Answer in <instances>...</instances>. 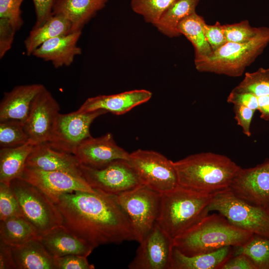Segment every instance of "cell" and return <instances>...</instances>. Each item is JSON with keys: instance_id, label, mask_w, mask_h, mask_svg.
Here are the masks:
<instances>
[{"instance_id": "1", "label": "cell", "mask_w": 269, "mask_h": 269, "mask_svg": "<svg viewBox=\"0 0 269 269\" xmlns=\"http://www.w3.org/2000/svg\"><path fill=\"white\" fill-rule=\"evenodd\" d=\"M63 225L94 248L136 241L130 223L115 196L99 190L64 194L55 203Z\"/></svg>"}, {"instance_id": "2", "label": "cell", "mask_w": 269, "mask_h": 269, "mask_svg": "<svg viewBox=\"0 0 269 269\" xmlns=\"http://www.w3.org/2000/svg\"><path fill=\"white\" fill-rule=\"evenodd\" d=\"M173 164L179 185L208 194L229 189L241 168L227 156L211 152L191 154Z\"/></svg>"}, {"instance_id": "3", "label": "cell", "mask_w": 269, "mask_h": 269, "mask_svg": "<svg viewBox=\"0 0 269 269\" xmlns=\"http://www.w3.org/2000/svg\"><path fill=\"white\" fill-rule=\"evenodd\" d=\"M254 234L232 225L223 215H207L172 240V245L186 256L212 252L241 246Z\"/></svg>"}, {"instance_id": "4", "label": "cell", "mask_w": 269, "mask_h": 269, "mask_svg": "<svg viewBox=\"0 0 269 269\" xmlns=\"http://www.w3.org/2000/svg\"><path fill=\"white\" fill-rule=\"evenodd\" d=\"M161 194L156 223L173 240L208 214L207 207L215 194L198 192L178 184Z\"/></svg>"}, {"instance_id": "5", "label": "cell", "mask_w": 269, "mask_h": 269, "mask_svg": "<svg viewBox=\"0 0 269 269\" xmlns=\"http://www.w3.org/2000/svg\"><path fill=\"white\" fill-rule=\"evenodd\" d=\"M269 44V27H261L257 35L244 43L227 42L211 54L194 61L196 70L230 77H239Z\"/></svg>"}, {"instance_id": "6", "label": "cell", "mask_w": 269, "mask_h": 269, "mask_svg": "<svg viewBox=\"0 0 269 269\" xmlns=\"http://www.w3.org/2000/svg\"><path fill=\"white\" fill-rule=\"evenodd\" d=\"M9 185L23 217L40 237L63 224L62 216L55 203L36 186L19 178L12 180Z\"/></svg>"}, {"instance_id": "7", "label": "cell", "mask_w": 269, "mask_h": 269, "mask_svg": "<svg viewBox=\"0 0 269 269\" xmlns=\"http://www.w3.org/2000/svg\"><path fill=\"white\" fill-rule=\"evenodd\" d=\"M207 209L218 212L238 228L269 237V211L238 197L229 188L215 194Z\"/></svg>"}, {"instance_id": "8", "label": "cell", "mask_w": 269, "mask_h": 269, "mask_svg": "<svg viewBox=\"0 0 269 269\" xmlns=\"http://www.w3.org/2000/svg\"><path fill=\"white\" fill-rule=\"evenodd\" d=\"M115 197L139 243L157 222L161 207V193L141 185Z\"/></svg>"}, {"instance_id": "9", "label": "cell", "mask_w": 269, "mask_h": 269, "mask_svg": "<svg viewBox=\"0 0 269 269\" xmlns=\"http://www.w3.org/2000/svg\"><path fill=\"white\" fill-rule=\"evenodd\" d=\"M128 161L141 185L162 193L178 185L173 161L161 153L138 149L130 153Z\"/></svg>"}, {"instance_id": "10", "label": "cell", "mask_w": 269, "mask_h": 269, "mask_svg": "<svg viewBox=\"0 0 269 269\" xmlns=\"http://www.w3.org/2000/svg\"><path fill=\"white\" fill-rule=\"evenodd\" d=\"M82 177L94 189L116 196L141 185L128 160L117 159L101 168L80 164Z\"/></svg>"}, {"instance_id": "11", "label": "cell", "mask_w": 269, "mask_h": 269, "mask_svg": "<svg viewBox=\"0 0 269 269\" xmlns=\"http://www.w3.org/2000/svg\"><path fill=\"white\" fill-rule=\"evenodd\" d=\"M107 113L98 110L59 114L48 142L56 149L74 154L78 146L91 136L90 128L94 120Z\"/></svg>"}, {"instance_id": "12", "label": "cell", "mask_w": 269, "mask_h": 269, "mask_svg": "<svg viewBox=\"0 0 269 269\" xmlns=\"http://www.w3.org/2000/svg\"><path fill=\"white\" fill-rule=\"evenodd\" d=\"M59 110V104L44 86L35 96L24 125L29 142L34 145L50 140Z\"/></svg>"}, {"instance_id": "13", "label": "cell", "mask_w": 269, "mask_h": 269, "mask_svg": "<svg viewBox=\"0 0 269 269\" xmlns=\"http://www.w3.org/2000/svg\"><path fill=\"white\" fill-rule=\"evenodd\" d=\"M18 178L36 186L54 203L66 193L95 191L81 176L64 171H44L25 166Z\"/></svg>"}, {"instance_id": "14", "label": "cell", "mask_w": 269, "mask_h": 269, "mask_svg": "<svg viewBox=\"0 0 269 269\" xmlns=\"http://www.w3.org/2000/svg\"><path fill=\"white\" fill-rule=\"evenodd\" d=\"M229 189L237 196L268 210L269 208V158L257 165L240 168Z\"/></svg>"}, {"instance_id": "15", "label": "cell", "mask_w": 269, "mask_h": 269, "mask_svg": "<svg viewBox=\"0 0 269 269\" xmlns=\"http://www.w3.org/2000/svg\"><path fill=\"white\" fill-rule=\"evenodd\" d=\"M130 269H170L172 240L156 223L139 243Z\"/></svg>"}, {"instance_id": "16", "label": "cell", "mask_w": 269, "mask_h": 269, "mask_svg": "<svg viewBox=\"0 0 269 269\" xmlns=\"http://www.w3.org/2000/svg\"><path fill=\"white\" fill-rule=\"evenodd\" d=\"M74 155L81 164L101 168L117 159L129 160L130 153L116 143L112 134L85 139Z\"/></svg>"}, {"instance_id": "17", "label": "cell", "mask_w": 269, "mask_h": 269, "mask_svg": "<svg viewBox=\"0 0 269 269\" xmlns=\"http://www.w3.org/2000/svg\"><path fill=\"white\" fill-rule=\"evenodd\" d=\"M80 164L74 154L56 149L46 141L33 146L25 166L44 171H64L81 176Z\"/></svg>"}, {"instance_id": "18", "label": "cell", "mask_w": 269, "mask_h": 269, "mask_svg": "<svg viewBox=\"0 0 269 269\" xmlns=\"http://www.w3.org/2000/svg\"><path fill=\"white\" fill-rule=\"evenodd\" d=\"M152 93L147 90H133L88 98L78 109L79 112L103 110L116 115L124 114L135 107L147 102Z\"/></svg>"}, {"instance_id": "19", "label": "cell", "mask_w": 269, "mask_h": 269, "mask_svg": "<svg viewBox=\"0 0 269 269\" xmlns=\"http://www.w3.org/2000/svg\"><path fill=\"white\" fill-rule=\"evenodd\" d=\"M43 87L40 84L18 85L5 92L0 104V122L14 121L24 125L32 102Z\"/></svg>"}, {"instance_id": "20", "label": "cell", "mask_w": 269, "mask_h": 269, "mask_svg": "<svg viewBox=\"0 0 269 269\" xmlns=\"http://www.w3.org/2000/svg\"><path fill=\"white\" fill-rule=\"evenodd\" d=\"M81 33L80 30L51 38L39 46L32 55L50 61L56 68L70 66L75 56L82 53L77 46Z\"/></svg>"}, {"instance_id": "21", "label": "cell", "mask_w": 269, "mask_h": 269, "mask_svg": "<svg viewBox=\"0 0 269 269\" xmlns=\"http://www.w3.org/2000/svg\"><path fill=\"white\" fill-rule=\"evenodd\" d=\"M40 240L53 258L73 254L88 257L95 249L73 235L63 225L42 235Z\"/></svg>"}, {"instance_id": "22", "label": "cell", "mask_w": 269, "mask_h": 269, "mask_svg": "<svg viewBox=\"0 0 269 269\" xmlns=\"http://www.w3.org/2000/svg\"><path fill=\"white\" fill-rule=\"evenodd\" d=\"M103 0H54L52 15H61L72 24V32L83 26L105 5Z\"/></svg>"}, {"instance_id": "23", "label": "cell", "mask_w": 269, "mask_h": 269, "mask_svg": "<svg viewBox=\"0 0 269 269\" xmlns=\"http://www.w3.org/2000/svg\"><path fill=\"white\" fill-rule=\"evenodd\" d=\"M233 254V247L228 246L215 251L186 256L172 246L170 269H220Z\"/></svg>"}, {"instance_id": "24", "label": "cell", "mask_w": 269, "mask_h": 269, "mask_svg": "<svg viewBox=\"0 0 269 269\" xmlns=\"http://www.w3.org/2000/svg\"><path fill=\"white\" fill-rule=\"evenodd\" d=\"M11 248L18 269H56L54 258L47 251L40 238Z\"/></svg>"}, {"instance_id": "25", "label": "cell", "mask_w": 269, "mask_h": 269, "mask_svg": "<svg viewBox=\"0 0 269 269\" xmlns=\"http://www.w3.org/2000/svg\"><path fill=\"white\" fill-rule=\"evenodd\" d=\"M72 32V24L61 15H52L42 25L33 27L24 41L27 55L32 54L34 50L46 41L69 34Z\"/></svg>"}, {"instance_id": "26", "label": "cell", "mask_w": 269, "mask_h": 269, "mask_svg": "<svg viewBox=\"0 0 269 269\" xmlns=\"http://www.w3.org/2000/svg\"><path fill=\"white\" fill-rule=\"evenodd\" d=\"M33 146L28 142L15 147L0 148V182L9 185L21 175Z\"/></svg>"}, {"instance_id": "27", "label": "cell", "mask_w": 269, "mask_h": 269, "mask_svg": "<svg viewBox=\"0 0 269 269\" xmlns=\"http://www.w3.org/2000/svg\"><path fill=\"white\" fill-rule=\"evenodd\" d=\"M200 0H176L163 13L153 25L160 33L169 37L180 36L177 30L179 22L196 12Z\"/></svg>"}, {"instance_id": "28", "label": "cell", "mask_w": 269, "mask_h": 269, "mask_svg": "<svg viewBox=\"0 0 269 269\" xmlns=\"http://www.w3.org/2000/svg\"><path fill=\"white\" fill-rule=\"evenodd\" d=\"M205 22L204 18L195 12L182 19L177 26L179 33L183 35L193 46L194 61L208 56L212 52L205 36Z\"/></svg>"}, {"instance_id": "29", "label": "cell", "mask_w": 269, "mask_h": 269, "mask_svg": "<svg viewBox=\"0 0 269 269\" xmlns=\"http://www.w3.org/2000/svg\"><path fill=\"white\" fill-rule=\"evenodd\" d=\"M40 237L31 224L23 216H13L0 221V240L11 247Z\"/></svg>"}, {"instance_id": "30", "label": "cell", "mask_w": 269, "mask_h": 269, "mask_svg": "<svg viewBox=\"0 0 269 269\" xmlns=\"http://www.w3.org/2000/svg\"><path fill=\"white\" fill-rule=\"evenodd\" d=\"M244 254L257 269H269V237L253 234L243 245L233 247L232 255Z\"/></svg>"}, {"instance_id": "31", "label": "cell", "mask_w": 269, "mask_h": 269, "mask_svg": "<svg viewBox=\"0 0 269 269\" xmlns=\"http://www.w3.org/2000/svg\"><path fill=\"white\" fill-rule=\"evenodd\" d=\"M233 90L257 97L269 95V69L260 68L255 72L246 73L244 79Z\"/></svg>"}, {"instance_id": "32", "label": "cell", "mask_w": 269, "mask_h": 269, "mask_svg": "<svg viewBox=\"0 0 269 269\" xmlns=\"http://www.w3.org/2000/svg\"><path fill=\"white\" fill-rule=\"evenodd\" d=\"M176 0H131V7L144 21L154 25Z\"/></svg>"}, {"instance_id": "33", "label": "cell", "mask_w": 269, "mask_h": 269, "mask_svg": "<svg viewBox=\"0 0 269 269\" xmlns=\"http://www.w3.org/2000/svg\"><path fill=\"white\" fill-rule=\"evenodd\" d=\"M28 142L23 124L14 121L0 122V148L15 147Z\"/></svg>"}, {"instance_id": "34", "label": "cell", "mask_w": 269, "mask_h": 269, "mask_svg": "<svg viewBox=\"0 0 269 269\" xmlns=\"http://www.w3.org/2000/svg\"><path fill=\"white\" fill-rule=\"evenodd\" d=\"M222 28L227 42L244 43L256 37L261 27H252L248 20H244L238 23L222 25Z\"/></svg>"}, {"instance_id": "35", "label": "cell", "mask_w": 269, "mask_h": 269, "mask_svg": "<svg viewBox=\"0 0 269 269\" xmlns=\"http://www.w3.org/2000/svg\"><path fill=\"white\" fill-rule=\"evenodd\" d=\"M13 216H23L10 185L0 182V221Z\"/></svg>"}, {"instance_id": "36", "label": "cell", "mask_w": 269, "mask_h": 269, "mask_svg": "<svg viewBox=\"0 0 269 269\" xmlns=\"http://www.w3.org/2000/svg\"><path fill=\"white\" fill-rule=\"evenodd\" d=\"M23 0H0V18L9 19L18 30L22 26L20 7Z\"/></svg>"}, {"instance_id": "37", "label": "cell", "mask_w": 269, "mask_h": 269, "mask_svg": "<svg viewBox=\"0 0 269 269\" xmlns=\"http://www.w3.org/2000/svg\"><path fill=\"white\" fill-rule=\"evenodd\" d=\"M87 257L79 255H69L54 258L56 269H94Z\"/></svg>"}, {"instance_id": "38", "label": "cell", "mask_w": 269, "mask_h": 269, "mask_svg": "<svg viewBox=\"0 0 269 269\" xmlns=\"http://www.w3.org/2000/svg\"><path fill=\"white\" fill-rule=\"evenodd\" d=\"M17 28L8 19L0 18V58L10 49Z\"/></svg>"}, {"instance_id": "39", "label": "cell", "mask_w": 269, "mask_h": 269, "mask_svg": "<svg viewBox=\"0 0 269 269\" xmlns=\"http://www.w3.org/2000/svg\"><path fill=\"white\" fill-rule=\"evenodd\" d=\"M203 27L206 39L212 51L217 50L227 42L222 28V24L219 21L213 25H209L205 22Z\"/></svg>"}, {"instance_id": "40", "label": "cell", "mask_w": 269, "mask_h": 269, "mask_svg": "<svg viewBox=\"0 0 269 269\" xmlns=\"http://www.w3.org/2000/svg\"><path fill=\"white\" fill-rule=\"evenodd\" d=\"M235 119L241 127L245 135L250 137L252 135L251 126L255 110L241 105H234Z\"/></svg>"}, {"instance_id": "41", "label": "cell", "mask_w": 269, "mask_h": 269, "mask_svg": "<svg viewBox=\"0 0 269 269\" xmlns=\"http://www.w3.org/2000/svg\"><path fill=\"white\" fill-rule=\"evenodd\" d=\"M227 101L234 105L248 107L254 110H258V97L251 93L238 92L232 90L229 94Z\"/></svg>"}, {"instance_id": "42", "label": "cell", "mask_w": 269, "mask_h": 269, "mask_svg": "<svg viewBox=\"0 0 269 269\" xmlns=\"http://www.w3.org/2000/svg\"><path fill=\"white\" fill-rule=\"evenodd\" d=\"M36 15V23L33 27L42 25L52 15L54 0H32Z\"/></svg>"}, {"instance_id": "43", "label": "cell", "mask_w": 269, "mask_h": 269, "mask_svg": "<svg viewBox=\"0 0 269 269\" xmlns=\"http://www.w3.org/2000/svg\"><path fill=\"white\" fill-rule=\"evenodd\" d=\"M220 269H257L252 261L244 254L232 255Z\"/></svg>"}, {"instance_id": "44", "label": "cell", "mask_w": 269, "mask_h": 269, "mask_svg": "<svg viewBox=\"0 0 269 269\" xmlns=\"http://www.w3.org/2000/svg\"><path fill=\"white\" fill-rule=\"evenodd\" d=\"M11 246L0 240V269H16Z\"/></svg>"}, {"instance_id": "45", "label": "cell", "mask_w": 269, "mask_h": 269, "mask_svg": "<svg viewBox=\"0 0 269 269\" xmlns=\"http://www.w3.org/2000/svg\"><path fill=\"white\" fill-rule=\"evenodd\" d=\"M257 97L259 104V111L269 105V95L261 96Z\"/></svg>"}, {"instance_id": "46", "label": "cell", "mask_w": 269, "mask_h": 269, "mask_svg": "<svg viewBox=\"0 0 269 269\" xmlns=\"http://www.w3.org/2000/svg\"><path fill=\"white\" fill-rule=\"evenodd\" d=\"M261 113V118L266 120H269V105L259 110Z\"/></svg>"}, {"instance_id": "47", "label": "cell", "mask_w": 269, "mask_h": 269, "mask_svg": "<svg viewBox=\"0 0 269 269\" xmlns=\"http://www.w3.org/2000/svg\"><path fill=\"white\" fill-rule=\"evenodd\" d=\"M103 0L107 2L108 0Z\"/></svg>"}, {"instance_id": "48", "label": "cell", "mask_w": 269, "mask_h": 269, "mask_svg": "<svg viewBox=\"0 0 269 269\" xmlns=\"http://www.w3.org/2000/svg\"><path fill=\"white\" fill-rule=\"evenodd\" d=\"M268 210L269 211V208L268 209Z\"/></svg>"}]
</instances>
